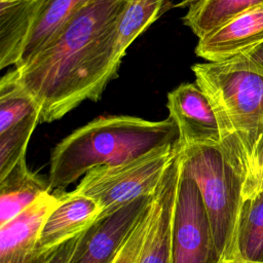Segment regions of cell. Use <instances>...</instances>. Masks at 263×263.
Here are the masks:
<instances>
[{"mask_svg": "<svg viewBox=\"0 0 263 263\" xmlns=\"http://www.w3.org/2000/svg\"><path fill=\"white\" fill-rule=\"evenodd\" d=\"M127 0H89L25 65L17 80L41 109L40 122L61 119L86 100L98 101L116 77V27Z\"/></svg>", "mask_w": 263, "mask_h": 263, "instance_id": "cell-1", "label": "cell"}, {"mask_svg": "<svg viewBox=\"0 0 263 263\" xmlns=\"http://www.w3.org/2000/svg\"><path fill=\"white\" fill-rule=\"evenodd\" d=\"M192 71L214 107L222 148L242 175L247 197L263 174V73L238 57L197 63Z\"/></svg>", "mask_w": 263, "mask_h": 263, "instance_id": "cell-2", "label": "cell"}, {"mask_svg": "<svg viewBox=\"0 0 263 263\" xmlns=\"http://www.w3.org/2000/svg\"><path fill=\"white\" fill-rule=\"evenodd\" d=\"M179 140L178 126L170 116L159 121L129 115L100 116L53 148L47 178L50 191H63L95 167L119 164Z\"/></svg>", "mask_w": 263, "mask_h": 263, "instance_id": "cell-3", "label": "cell"}, {"mask_svg": "<svg viewBox=\"0 0 263 263\" xmlns=\"http://www.w3.org/2000/svg\"><path fill=\"white\" fill-rule=\"evenodd\" d=\"M182 171L197 185L222 263L233 259L245 179L221 145L181 146Z\"/></svg>", "mask_w": 263, "mask_h": 263, "instance_id": "cell-4", "label": "cell"}, {"mask_svg": "<svg viewBox=\"0 0 263 263\" xmlns=\"http://www.w3.org/2000/svg\"><path fill=\"white\" fill-rule=\"evenodd\" d=\"M180 149L178 142L119 164L95 167L83 176L75 190L92 198L100 206L99 217L105 216L138 197L153 195Z\"/></svg>", "mask_w": 263, "mask_h": 263, "instance_id": "cell-5", "label": "cell"}, {"mask_svg": "<svg viewBox=\"0 0 263 263\" xmlns=\"http://www.w3.org/2000/svg\"><path fill=\"white\" fill-rule=\"evenodd\" d=\"M171 258L172 263H222L198 187L182 168L172 218Z\"/></svg>", "mask_w": 263, "mask_h": 263, "instance_id": "cell-6", "label": "cell"}, {"mask_svg": "<svg viewBox=\"0 0 263 263\" xmlns=\"http://www.w3.org/2000/svg\"><path fill=\"white\" fill-rule=\"evenodd\" d=\"M41 109L17 80L13 69L0 80V166L8 170L26 155L29 140L40 122Z\"/></svg>", "mask_w": 263, "mask_h": 263, "instance_id": "cell-7", "label": "cell"}, {"mask_svg": "<svg viewBox=\"0 0 263 263\" xmlns=\"http://www.w3.org/2000/svg\"><path fill=\"white\" fill-rule=\"evenodd\" d=\"M153 195H144L118 210L98 217L80 234L69 263H114L125 241L152 204Z\"/></svg>", "mask_w": 263, "mask_h": 263, "instance_id": "cell-8", "label": "cell"}, {"mask_svg": "<svg viewBox=\"0 0 263 263\" xmlns=\"http://www.w3.org/2000/svg\"><path fill=\"white\" fill-rule=\"evenodd\" d=\"M168 116L180 133L181 146L221 145L220 124L205 92L196 83H182L167 93Z\"/></svg>", "mask_w": 263, "mask_h": 263, "instance_id": "cell-9", "label": "cell"}, {"mask_svg": "<svg viewBox=\"0 0 263 263\" xmlns=\"http://www.w3.org/2000/svg\"><path fill=\"white\" fill-rule=\"evenodd\" d=\"M59 200L46 192L22 214L0 226V263H47L53 252L40 253L37 240L43 222Z\"/></svg>", "mask_w": 263, "mask_h": 263, "instance_id": "cell-10", "label": "cell"}, {"mask_svg": "<svg viewBox=\"0 0 263 263\" xmlns=\"http://www.w3.org/2000/svg\"><path fill=\"white\" fill-rule=\"evenodd\" d=\"M57 193L59 200L45 218L38 236L37 250L40 253L53 252L64 242L80 235L101 213L92 198L77 190Z\"/></svg>", "mask_w": 263, "mask_h": 263, "instance_id": "cell-11", "label": "cell"}, {"mask_svg": "<svg viewBox=\"0 0 263 263\" xmlns=\"http://www.w3.org/2000/svg\"><path fill=\"white\" fill-rule=\"evenodd\" d=\"M263 42V4L250 8L198 39L195 53L210 62L238 55Z\"/></svg>", "mask_w": 263, "mask_h": 263, "instance_id": "cell-12", "label": "cell"}, {"mask_svg": "<svg viewBox=\"0 0 263 263\" xmlns=\"http://www.w3.org/2000/svg\"><path fill=\"white\" fill-rule=\"evenodd\" d=\"M180 151L165 171L152 203V219L138 263H172L171 231L180 178Z\"/></svg>", "mask_w": 263, "mask_h": 263, "instance_id": "cell-13", "label": "cell"}, {"mask_svg": "<svg viewBox=\"0 0 263 263\" xmlns=\"http://www.w3.org/2000/svg\"><path fill=\"white\" fill-rule=\"evenodd\" d=\"M45 0H0V68L15 66Z\"/></svg>", "mask_w": 263, "mask_h": 263, "instance_id": "cell-14", "label": "cell"}, {"mask_svg": "<svg viewBox=\"0 0 263 263\" xmlns=\"http://www.w3.org/2000/svg\"><path fill=\"white\" fill-rule=\"evenodd\" d=\"M46 192H51L48 180L31 171L24 155L0 178V226L22 214Z\"/></svg>", "mask_w": 263, "mask_h": 263, "instance_id": "cell-15", "label": "cell"}, {"mask_svg": "<svg viewBox=\"0 0 263 263\" xmlns=\"http://www.w3.org/2000/svg\"><path fill=\"white\" fill-rule=\"evenodd\" d=\"M233 259L263 263V174L256 187L242 201Z\"/></svg>", "mask_w": 263, "mask_h": 263, "instance_id": "cell-16", "label": "cell"}, {"mask_svg": "<svg viewBox=\"0 0 263 263\" xmlns=\"http://www.w3.org/2000/svg\"><path fill=\"white\" fill-rule=\"evenodd\" d=\"M89 0H45L34 23L20 62L14 68L29 62L41 51Z\"/></svg>", "mask_w": 263, "mask_h": 263, "instance_id": "cell-17", "label": "cell"}, {"mask_svg": "<svg viewBox=\"0 0 263 263\" xmlns=\"http://www.w3.org/2000/svg\"><path fill=\"white\" fill-rule=\"evenodd\" d=\"M263 4V0H185L184 24L201 38L237 14Z\"/></svg>", "mask_w": 263, "mask_h": 263, "instance_id": "cell-18", "label": "cell"}, {"mask_svg": "<svg viewBox=\"0 0 263 263\" xmlns=\"http://www.w3.org/2000/svg\"><path fill=\"white\" fill-rule=\"evenodd\" d=\"M167 0H127L116 27V47L120 59L128 46L163 11Z\"/></svg>", "mask_w": 263, "mask_h": 263, "instance_id": "cell-19", "label": "cell"}, {"mask_svg": "<svg viewBox=\"0 0 263 263\" xmlns=\"http://www.w3.org/2000/svg\"><path fill=\"white\" fill-rule=\"evenodd\" d=\"M153 203V201H152ZM152 219V204L145 212L138 225L125 241L114 263H138Z\"/></svg>", "mask_w": 263, "mask_h": 263, "instance_id": "cell-20", "label": "cell"}, {"mask_svg": "<svg viewBox=\"0 0 263 263\" xmlns=\"http://www.w3.org/2000/svg\"><path fill=\"white\" fill-rule=\"evenodd\" d=\"M235 57H238L243 63L263 73V42Z\"/></svg>", "mask_w": 263, "mask_h": 263, "instance_id": "cell-21", "label": "cell"}, {"mask_svg": "<svg viewBox=\"0 0 263 263\" xmlns=\"http://www.w3.org/2000/svg\"><path fill=\"white\" fill-rule=\"evenodd\" d=\"M80 235L75 236L74 238L61 245L52 254L50 260L47 263H69L70 258L74 252L77 240Z\"/></svg>", "mask_w": 263, "mask_h": 263, "instance_id": "cell-22", "label": "cell"}, {"mask_svg": "<svg viewBox=\"0 0 263 263\" xmlns=\"http://www.w3.org/2000/svg\"><path fill=\"white\" fill-rule=\"evenodd\" d=\"M224 263H258V262H248V261H242L239 259H231V260L225 261Z\"/></svg>", "mask_w": 263, "mask_h": 263, "instance_id": "cell-23", "label": "cell"}]
</instances>
